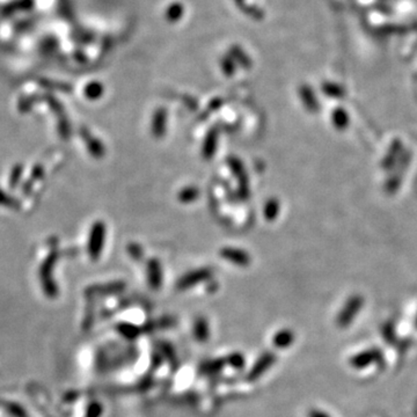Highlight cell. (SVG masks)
<instances>
[{"instance_id": "obj_6", "label": "cell", "mask_w": 417, "mask_h": 417, "mask_svg": "<svg viewBox=\"0 0 417 417\" xmlns=\"http://www.w3.org/2000/svg\"><path fill=\"white\" fill-rule=\"evenodd\" d=\"M104 237H106V226H104L103 223L99 222L94 225L91 235L90 250L93 257H98L100 253H101L104 244Z\"/></svg>"}, {"instance_id": "obj_14", "label": "cell", "mask_w": 417, "mask_h": 417, "mask_svg": "<svg viewBox=\"0 0 417 417\" xmlns=\"http://www.w3.org/2000/svg\"><path fill=\"white\" fill-rule=\"evenodd\" d=\"M128 254L135 261H140L144 256V250L138 244H130L128 246Z\"/></svg>"}, {"instance_id": "obj_9", "label": "cell", "mask_w": 417, "mask_h": 417, "mask_svg": "<svg viewBox=\"0 0 417 417\" xmlns=\"http://www.w3.org/2000/svg\"><path fill=\"white\" fill-rule=\"evenodd\" d=\"M167 130V112L165 109H158L154 112L152 123H151V131L152 135L156 138H161L165 136Z\"/></svg>"}, {"instance_id": "obj_16", "label": "cell", "mask_w": 417, "mask_h": 417, "mask_svg": "<svg viewBox=\"0 0 417 417\" xmlns=\"http://www.w3.org/2000/svg\"><path fill=\"white\" fill-rule=\"evenodd\" d=\"M383 337H385L387 342H391L392 340H393L394 335H393V331H392V327L383 329Z\"/></svg>"}, {"instance_id": "obj_13", "label": "cell", "mask_w": 417, "mask_h": 417, "mask_svg": "<svg viewBox=\"0 0 417 417\" xmlns=\"http://www.w3.org/2000/svg\"><path fill=\"white\" fill-rule=\"evenodd\" d=\"M302 98L304 104L311 112H316L319 109V104L316 101V98L313 95V92L310 88H304L302 91Z\"/></svg>"}, {"instance_id": "obj_7", "label": "cell", "mask_w": 417, "mask_h": 417, "mask_svg": "<svg viewBox=\"0 0 417 417\" xmlns=\"http://www.w3.org/2000/svg\"><path fill=\"white\" fill-rule=\"evenodd\" d=\"M219 131L216 128H212L205 135V138L202 144V157L205 160H211L215 157L218 148Z\"/></svg>"}, {"instance_id": "obj_17", "label": "cell", "mask_w": 417, "mask_h": 417, "mask_svg": "<svg viewBox=\"0 0 417 417\" xmlns=\"http://www.w3.org/2000/svg\"><path fill=\"white\" fill-rule=\"evenodd\" d=\"M311 417H329L327 414H324V412H321V411H313L311 414Z\"/></svg>"}, {"instance_id": "obj_4", "label": "cell", "mask_w": 417, "mask_h": 417, "mask_svg": "<svg viewBox=\"0 0 417 417\" xmlns=\"http://www.w3.org/2000/svg\"><path fill=\"white\" fill-rule=\"evenodd\" d=\"M382 361V353L378 349H369L365 351L354 354L349 360V364L353 369H364L373 363H379Z\"/></svg>"}, {"instance_id": "obj_5", "label": "cell", "mask_w": 417, "mask_h": 417, "mask_svg": "<svg viewBox=\"0 0 417 417\" xmlns=\"http://www.w3.org/2000/svg\"><path fill=\"white\" fill-rule=\"evenodd\" d=\"M220 256H222L225 261L233 263L237 266H247L252 262L249 254L244 249L235 248V247H224L220 249Z\"/></svg>"}, {"instance_id": "obj_15", "label": "cell", "mask_w": 417, "mask_h": 417, "mask_svg": "<svg viewBox=\"0 0 417 417\" xmlns=\"http://www.w3.org/2000/svg\"><path fill=\"white\" fill-rule=\"evenodd\" d=\"M324 90H326L327 94L331 95V97L337 98V97H341V95H342V90L340 88L339 86H336V85H326L323 87V91Z\"/></svg>"}, {"instance_id": "obj_12", "label": "cell", "mask_w": 417, "mask_h": 417, "mask_svg": "<svg viewBox=\"0 0 417 417\" xmlns=\"http://www.w3.org/2000/svg\"><path fill=\"white\" fill-rule=\"evenodd\" d=\"M199 197V189L197 187L189 186L183 188V189L178 193V201L181 203H193Z\"/></svg>"}, {"instance_id": "obj_1", "label": "cell", "mask_w": 417, "mask_h": 417, "mask_svg": "<svg viewBox=\"0 0 417 417\" xmlns=\"http://www.w3.org/2000/svg\"><path fill=\"white\" fill-rule=\"evenodd\" d=\"M363 305H364V298H363L362 295H351V297L347 300V303L344 304V306L341 310V312L339 313V316H337L336 320L337 326L343 329L348 328L363 308Z\"/></svg>"}, {"instance_id": "obj_18", "label": "cell", "mask_w": 417, "mask_h": 417, "mask_svg": "<svg viewBox=\"0 0 417 417\" xmlns=\"http://www.w3.org/2000/svg\"><path fill=\"white\" fill-rule=\"evenodd\" d=\"M416 326H417V318H416Z\"/></svg>"}, {"instance_id": "obj_10", "label": "cell", "mask_w": 417, "mask_h": 417, "mask_svg": "<svg viewBox=\"0 0 417 417\" xmlns=\"http://www.w3.org/2000/svg\"><path fill=\"white\" fill-rule=\"evenodd\" d=\"M332 123L337 130H344L348 128L350 118L348 112L343 108H336L332 112Z\"/></svg>"}, {"instance_id": "obj_3", "label": "cell", "mask_w": 417, "mask_h": 417, "mask_svg": "<svg viewBox=\"0 0 417 417\" xmlns=\"http://www.w3.org/2000/svg\"><path fill=\"white\" fill-rule=\"evenodd\" d=\"M211 276H212V270L211 268H208V266L189 271V273L183 275V276L178 279L177 287L180 290L189 289V287L198 284V283L205 281V279H208Z\"/></svg>"}, {"instance_id": "obj_2", "label": "cell", "mask_w": 417, "mask_h": 417, "mask_svg": "<svg viewBox=\"0 0 417 417\" xmlns=\"http://www.w3.org/2000/svg\"><path fill=\"white\" fill-rule=\"evenodd\" d=\"M227 165L237 181V194H239V197L243 201H246L249 197V178L247 172H246L244 162L236 157H228Z\"/></svg>"}, {"instance_id": "obj_11", "label": "cell", "mask_w": 417, "mask_h": 417, "mask_svg": "<svg viewBox=\"0 0 417 417\" xmlns=\"http://www.w3.org/2000/svg\"><path fill=\"white\" fill-rule=\"evenodd\" d=\"M281 211V204L276 198H269L263 206V216L268 222H273L278 217Z\"/></svg>"}, {"instance_id": "obj_8", "label": "cell", "mask_w": 417, "mask_h": 417, "mask_svg": "<svg viewBox=\"0 0 417 417\" xmlns=\"http://www.w3.org/2000/svg\"><path fill=\"white\" fill-rule=\"evenodd\" d=\"M146 274H147V282L152 289H159L162 284V268L159 260L150 258L146 263Z\"/></svg>"}]
</instances>
